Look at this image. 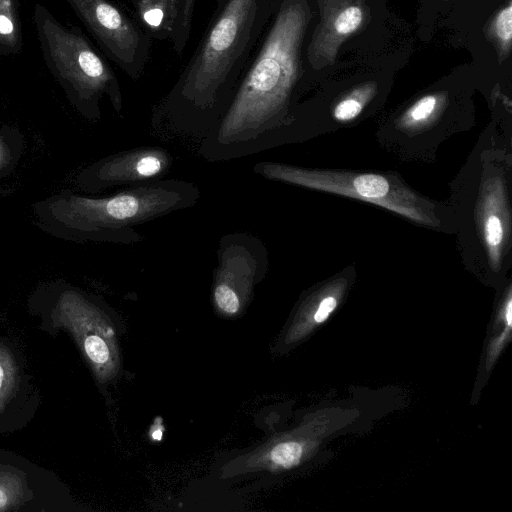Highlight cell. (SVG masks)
I'll return each instance as SVG.
<instances>
[{
	"label": "cell",
	"instance_id": "ba28073f",
	"mask_svg": "<svg viewBox=\"0 0 512 512\" xmlns=\"http://www.w3.org/2000/svg\"><path fill=\"white\" fill-rule=\"evenodd\" d=\"M173 164L162 147H139L108 155L79 172L76 184L87 193L114 186H131L162 178Z\"/></svg>",
	"mask_w": 512,
	"mask_h": 512
},
{
	"label": "cell",
	"instance_id": "9c48e42d",
	"mask_svg": "<svg viewBox=\"0 0 512 512\" xmlns=\"http://www.w3.org/2000/svg\"><path fill=\"white\" fill-rule=\"evenodd\" d=\"M139 24L150 38H171L178 19V0H132Z\"/></svg>",
	"mask_w": 512,
	"mask_h": 512
},
{
	"label": "cell",
	"instance_id": "d6986e66",
	"mask_svg": "<svg viewBox=\"0 0 512 512\" xmlns=\"http://www.w3.org/2000/svg\"><path fill=\"white\" fill-rule=\"evenodd\" d=\"M3 380H4V370H3V367L0 365V389L2 387Z\"/></svg>",
	"mask_w": 512,
	"mask_h": 512
},
{
	"label": "cell",
	"instance_id": "5bb4252c",
	"mask_svg": "<svg viewBox=\"0 0 512 512\" xmlns=\"http://www.w3.org/2000/svg\"><path fill=\"white\" fill-rule=\"evenodd\" d=\"M362 11L357 6H350L342 11L335 20L334 27L339 34H348L356 30L362 22Z\"/></svg>",
	"mask_w": 512,
	"mask_h": 512
},
{
	"label": "cell",
	"instance_id": "6da1fadb",
	"mask_svg": "<svg viewBox=\"0 0 512 512\" xmlns=\"http://www.w3.org/2000/svg\"><path fill=\"white\" fill-rule=\"evenodd\" d=\"M306 25L302 1L280 5L225 114L203 137L199 153L205 160L247 157L301 137L290 105Z\"/></svg>",
	"mask_w": 512,
	"mask_h": 512
},
{
	"label": "cell",
	"instance_id": "2e32d148",
	"mask_svg": "<svg viewBox=\"0 0 512 512\" xmlns=\"http://www.w3.org/2000/svg\"><path fill=\"white\" fill-rule=\"evenodd\" d=\"M495 31L498 38L509 44L512 38V5L502 9L495 19Z\"/></svg>",
	"mask_w": 512,
	"mask_h": 512
},
{
	"label": "cell",
	"instance_id": "30bf717a",
	"mask_svg": "<svg viewBox=\"0 0 512 512\" xmlns=\"http://www.w3.org/2000/svg\"><path fill=\"white\" fill-rule=\"evenodd\" d=\"M24 42L20 0H0V58L18 55Z\"/></svg>",
	"mask_w": 512,
	"mask_h": 512
},
{
	"label": "cell",
	"instance_id": "ac0fdd59",
	"mask_svg": "<svg viewBox=\"0 0 512 512\" xmlns=\"http://www.w3.org/2000/svg\"><path fill=\"white\" fill-rule=\"evenodd\" d=\"M7 501V494L2 489H0V509L6 505Z\"/></svg>",
	"mask_w": 512,
	"mask_h": 512
},
{
	"label": "cell",
	"instance_id": "8fae6325",
	"mask_svg": "<svg viewBox=\"0 0 512 512\" xmlns=\"http://www.w3.org/2000/svg\"><path fill=\"white\" fill-rule=\"evenodd\" d=\"M197 0H178V19L170 41L177 54H181L189 40L193 13Z\"/></svg>",
	"mask_w": 512,
	"mask_h": 512
},
{
	"label": "cell",
	"instance_id": "7c38bea8",
	"mask_svg": "<svg viewBox=\"0 0 512 512\" xmlns=\"http://www.w3.org/2000/svg\"><path fill=\"white\" fill-rule=\"evenodd\" d=\"M16 132L0 131V176L12 169L21 150Z\"/></svg>",
	"mask_w": 512,
	"mask_h": 512
},
{
	"label": "cell",
	"instance_id": "277c9868",
	"mask_svg": "<svg viewBox=\"0 0 512 512\" xmlns=\"http://www.w3.org/2000/svg\"><path fill=\"white\" fill-rule=\"evenodd\" d=\"M33 23L43 61L71 105L95 121L101 117V100L107 98L119 114L123 96L118 78L84 32L41 3L34 5Z\"/></svg>",
	"mask_w": 512,
	"mask_h": 512
},
{
	"label": "cell",
	"instance_id": "9a60e30c",
	"mask_svg": "<svg viewBox=\"0 0 512 512\" xmlns=\"http://www.w3.org/2000/svg\"><path fill=\"white\" fill-rule=\"evenodd\" d=\"M363 103L355 97L340 101L333 110V117L339 122H348L360 115Z\"/></svg>",
	"mask_w": 512,
	"mask_h": 512
},
{
	"label": "cell",
	"instance_id": "ffe728a7",
	"mask_svg": "<svg viewBox=\"0 0 512 512\" xmlns=\"http://www.w3.org/2000/svg\"><path fill=\"white\" fill-rule=\"evenodd\" d=\"M129 1H131V2H132V0H129Z\"/></svg>",
	"mask_w": 512,
	"mask_h": 512
},
{
	"label": "cell",
	"instance_id": "5b68a950",
	"mask_svg": "<svg viewBox=\"0 0 512 512\" xmlns=\"http://www.w3.org/2000/svg\"><path fill=\"white\" fill-rule=\"evenodd\" d=\"M253 173L265 179L285 182L309 189L327 191L380 205L419 222L437 226L431 203L424 201L399 180L380 174L314 170L293 165L261 161Z\"/></svg>",
	"mask_w": 512,
	"mask_h": 512
},
{
	"label": "cell",
	"instance_id": "4fadbf2b",
	"mask_svg": "<svg viewBox=\"0 0 512 512\" xmlns=\"http://www.w3.org/2000/svg\"><path fill=\"white\" fill-rule=\"evenodd\" d=\"M437 98L427 95L414 103L405 114L404 120L409 125L420 126L429 120L435 112Z\"/></svg>",
	"mask_w": 512,
	"mask_h": 512
},
{
	"label": "cell",
	"instance_id": "52a82bcc",
	"mask_svg": "<svg viewBox=\"0 0 512 512\" xmlns=\"http://www.w3.org/2000/svg\"><path fill=\"white\" fill-rule=\"evenodd\" d=\"M213 302L227 316L238 314L264 277L268 253L261 240L246 233L225 235L217 251Z\"/></svg>",
	"mask_w": 512,
	"mask_h": 512
},
{
	"label": "cell",
	"instance_id": "3957f363",
	"mask_svg": "<svg viewBox=\"0 0 512 512\" xmlns=\"http://www.w3.org/2000/svg\"><path fill=\"white\" fill-rule=\"evenodd\" d=\"M199 198L194 183L160 178L104 197L63 190L37 202L34 211L42 229L54 236L128 245L142 239L137 225L190 208Z\"/></svg>",
	"mask_w": 512,
	"mask_h": 512
},
{
	"label": "cell",
	"instance_id": "e0dca14e",
	"mask_svg": "<svg viewBox=\"0 0 512 512\" xmlns=\"http://www.w3.org/2000/svg\"><path fill=\"white\" fill-rule=\"evenodd\" d=\"M337 301L334 297H325L319 304L318 309L315 312L314 320L317 323L323 322L330 313L335 309Z\"/></svg>",
	"mask_w": 512,
	"mask_h": 512
},
{
	"label": "cell",
	"instance_id": "7a4b0ae2",
	"mask_svg": "<svg viewBox=\"0 0 512 512\" xmlns=\"http://www.w3.org/2000/svg\"><path fill=\"white\" fill-rule=\"evenodd\" d=\"M269 0H217L187 66L154 109L159 133L205 137L225 114L264 27Z\"/></svg>",
	"mask_w": 512,
	"mask_h": 512
},
{
	"label": "cell",
	"instance_id": "8992f818",
	"mask_svg": "<svg viewBox=\"0 0 512 512\" xmlns=\"http://www.w3.org/2000/svg\"><path fill=\"white\" fill-rule=\"evenodd\" d=\"M103 54L130 78L138 79L148 61L151 38L110 0H64Z\"/></svg>",
	"mask_w": 512,
	"mask_h": 512
}]
</instances>
